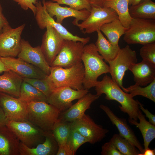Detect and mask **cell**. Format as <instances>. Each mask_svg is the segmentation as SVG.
Returning <instances> with one entry per match:
<instances>
[{"label": "cell", "mask_w": 155, "mask_h": 155, "mask_svg": "<svg viewBox=\"0 0 155 155\" xmlns=\"http://www.w3.org/2000/svg\"><path fill=\"white\" fill-rule=\"evenodd\" d=\"M17 57L38 67L46 75H49L51 67L47 62L40 46L33 47L28 41L22 39L21 49Z\"/></svg>", "instance_id": "cell-17"}, {"label": "cell", "mask_w": 155, "mask_h": 155, "mask_svg": "<svg viewBox=\"0 0 155 155\" xmlns=\"http://www.w3.org/2000/svg\"><path fill=\"white\" fill-rule=\"evenodd\" d=\"M137 118L140 122L133 119L129 118V123L138 128L143 136L144 141V150L149 148L151 142L155 138V125H154L146 119V116L140 109L138 112Z\"/></svg>", "instance_id": "cell-25"}, {"label": "cell", "mask_w": 155, "mask_h": 155, "mask_svg": "<svg viewBox=\"0 0 155 155\" xmlns=\"http://www.w3.org/2000/svg\"><path fill=\"white\" fill-rule=\"evenodd\" d=\"M59 4H65L77 10L86 9L90 11L91 5L88 0H52Z\"/></svg>", "instance_id": "cell-36"}, {"label": "cell", "mask_w": 155, "mask_h": 155, "mask_svg": "<svg viewBox=\"0 0 155 155\" xmlns=\"http://www.w3.org/2000/svg\"><path fill=\"white\" fill-rule=\"evenodd\" d=\"M129 12L133 18L155 20V3L151 0H142L130 6Z\"/></svg>", "instance_id": "cell-26"}, {"label": "cell", "mask_w": 155, "mask_h": 155, "mask_svg": "<svg viewBox=\"0 0 155 155\" xmlns=\"http://www.w3.org/2000/svg\"><path fill=\"white\" fill-rule=\"evenodd\" d=\"M25 24L15 28L10 26L0 33V57H17L21 49V36Z\"/></svg>", "instance_id": "cell-11"}, {"label": "cell", "mask_w": 155, "mask_h": 155, "mask_svg": "<svg viewBox=\"0 0 155 155\" xmlns=\"http://www.w3.org/2000/svg\"><path fill=\"white\" fill-rule=\"evenodd\" d=\"M88 142V140L78 131L71 128L67 144L73 155L75 154L78 148L84 144Z\"/></svg>", "instance_id": "cell-35"}, {"label": "cell", "mask_w": 155, "mask_h": 155, "mask_svg": "<svg viewBox=\"0 0 155 155\" xmlns=\"http://www.w3.org/2000/svg\"><path fill=\"white\" fill-rule=\"evenodd\" d=\"M71 127L78 131L89 143L92 144L101 141L109 131L107 129L96 123L88 115L85 113L72 122Z\"/></svg>", "instance_id": "cell-13"}, {"label": "cell", "mask_w": 155, "mask_h": 155, "mask_svg": "<svg viewBox=\"0 0 155 155\" xmlns=\"http://www.w3.org/2000/svg\"><path fill=\"white\" fill-rule=\"evenodd\" d=\"M23 81L22 78L11 70L0 76V92L19 98Z\"/></svg>", "instance_id": "cell-24"}, {"label": "cell", "mask_w": 155, "mask_h": 155, "mask_svg": "<svg viewBox=\"0 0 155 155\" xmlns=\"http://www.w3.org/2000/svg\"><path fill=\"white\" fill-rule=\"evenodd\" d=\"M27 121L45 132L51 131L59 119L60 111L45 102L27 103Z\"/></svg>", "instance_id": "cell-3"}, {"label": "cell", "mask_w": 155, "mask_h": 155, "mask_svg": "<svg viewBox=\"0 0 155 155\" xmlns=\"http://www.w3.org/2000/svg\"><path fill=\"white\" fill-rule=\"evenodd\" d=\"M106 0H88L91 6H97L101 7H104Z\"/></svg>", "instance_id": "cell-43"}, {"label": "cell", "mask_w": 155, "mask_h": 155, "mask_svg": "<svg viewBox=\"0 0 155 155\" xmlns=\"http://www.w3.org/2000/svg\"><path fill=\"white\" fill-rule=\"evenodd\" d=\"M103 59L95 44L92 43L84 45L82 57L85 71L84 89L88 90L95 87L99 76L109 73V66Z\"/></svg>", "instance_id": "cell-2"}, {"label": "cell", "mask_w": 155, "mask_h": 155, "mask_svg": "<svg viewBox=\"0 0 155 155\" xmlns=\"http://www.w3.org/2000/svg\"><path fill=\"white\" fill-rule=\"evenodd\" d=\"M155 150H152L149 148L144 150V153L142 155H154Z\"/></svg>", "instance_id": "cell-46"}, {"label": "cell", "mask_w": 155, "mask_h": 155, "mask_svg": "<svg viewBox=\"0 0 155 155\" xmlns=\"http://www.w3.org/2000/svg\"><path fill=\"white\" fill-rule=\"evenodd\" d=\"M139 108L146 115L145 116L148 119L149 122L155 125V115L151 113L147 109H145L142 104L138 101Z\"/></svg>", "instance_id": "cell-41"}, {"label": "cell", "mask_w": 155, "mask_h": 155, "mask_svg": "<svg viewBox=\"0 0 155 155\" xmlns=\"http://www.w3.org/2000/svg\"><path fill=\"white\" fill-rule=\"evenodd\" d=\"M123 39L129 44L142 45L155 42V20L133 18Z\"/></svg>", "instance_id": "cell-5"}, {"label": "cell", "mask_w": 155, "mask_h": 155, "mask_svg": "<svg viewBox=\"0 0 155 155\" xmlns=\"http://www.w3.org/2000/svg\"><path fill=\"white\" fill-rule=\"evenodd\" d=\"M90 12V15L85 20L76 25L85 34L96 32L103 25L119 19L115 11L109 7L91 6Z\"/></svg>", "instance_id": "cell-8"}, {"label": "cell", "mask_w": 155, "mask_h": 155, "mask_svg": "<svg viewBox=\"0 0 155 155\" xmlns=\"http://www.w3.org/2000/svg\"><path fill=\"white\" fill-rule=\"evenodd\" d=\"M48 76L55 88L67 86L75 90L84 89L85 71L82 62L67 68L51 67Z\"/></svg>", "instance_id": "cell-4"}, {"label": "cell", "mask_w": 155, "mask_h": 155, "mask_svg": "<svg viewBox=\"0 0 155 155\" xmlns=\"http://www.w3.org/2000/svg\"><path fill=\"white\" fill-rule=\"evenodd\" d=\"M10 26L7 19L3 13V8L0 3V33L3 30Z\"/></svg>", "instance_id": "cell-42"}, {"label": "cell", "mask_w": 155, "mask_h": 155, "mask_svg": "<svg viewBox=\"0 0 155 155\" xmlns=\"http://www.w3.org/2000/svg\"><path fill=\"white\" fill-rule=\"evenodd\" d=\"M46 28L40 46L47 62L50 66L59 53L64 39L52 26H47Z\"/></svg>", "instance_id": "cell-16"}, {"label": "cell", "mask_w": 155, "mask_h": 155, "mask_svg": "<svg viewBox=\"0 0 155 155\" xmlns=\"http://www.w3.org/2000/svg\"><path fill=\"white\" fill-rule=\"evenodd\" d=\"M129 0H106L104 7L113 9L123 26L128 28L132 18L129 12Z\"/></svg>", "instance_id": "cell-28"}, {"label": "cell", "mask_w": 155, "mask_h": 155, "mask_svg": "<svg viewBox=\"0 0 155 155\" xmlns=\"http://www.w3.org/2000/svg\"><path fill=\"white\" fill-rule=\"evenodd\" d=\"M44 1L46 11L52 17L55 16L56 22L62 24L63 20L69 17L75 18L72 22V24L76 26L80 21L85 20L89 16L90 11L86 9L77 10L70 7H62L57 3L51 1Z\"/></svg>", "instance_id": "cell-15"}, {"label": "cell", "mask_w": 155, "mask_h": 155, "mask_svg": "<svg viewBox=\"0 0 155 155\" xmlns=\"http://www.w3.org/2000/svg\"><path fill=\"white\" fill-rule=\"evenodd\" d=\"M109 142L113 144L123 155H140L141 154L135 146L119 134H114Z\"/></svg>", "instance_id": "cell-31"}, {"label": "cell", "mask_w": 155, "mask_h": 155, "mask_svg": "<svg viewBox=\"0 0 155 155\" xmlns=\"http://www.w3.org/2000/svg\"><path fill=\"white\" fill-rule=\"evenodd\" d=\"M122 90L130 94L133 97L140 95L155 102V79L148 85L143 87L135 84L127 88H123Z\"/></svg>", "instance_id": "cell-33"}, {"label": "cell", "mask_w": 155, "mask_h": 155, "mask_svg": "<svg viewBox=\"0 0 155 155\" xmlns=\"http://www.w3.org/2000/svg\"><path fill=\"white\" fill-rule=\"evenodd\" d=\"M6 125L20 142L29 147H34L45 140L46 132L28 121H7Z\"/></svg>", "instance_id": "cell-6"}, {"label": "cell", "mask_w": 155, "mask_h": 155, "mask_svg": "<svg viewBox=\"0 0 155 155\" xmlns=\"http://www.w3.org/2000/svg\"><path fill=\"white\" fill-rule=\"evenodd\" d=\"M88 92L87 89L75 90L67 86L60 87L55 88L46 97V101L62 112L72 106V101L79 99Z\"/></svg>", "instance_id": "cell-12"}, {"label": "cell", "mask_w": 155, "mask_h": 155, "mask_svg": "<svg viewBox=\"0 0 155 155\" xmlns=\"http://www.w3.org/2000/svg\"><path fill=\"white\" fill-rule=\"evenodd\" d=\"M85 45L80 41L64 39L59 53L50 66L67 68L82 62Z\"/></svg>", "instance_id": "cell-9"}, {"label": "cell", "mask_w": 155, "mask_h": 155, "mask_svg": "<svg viewBox=\"0 0 155 155\" xmlns=\"http://www.w3.org/2000/svg\"><path fill=\"white\" fill-rule=\"evenodd\" d=\"M143 45L140 51V55L142 59L155 64V42Z\"/></svg>", "instance_id": "cell-37"}, {"label": "cell", "mask_w": 155, "mask_h": 155, "mask_svg": "<svg viewBox=\"0 0 155 155\" xmlns=\"http://www.w3.org/2000/svg\"><path fill=\"white\" fill-rule=\"evenodd\" d=\"M99 96L88 93L78 99V101L67 110L60 112L59 119L72 122L81 117L86 111L90 108V105Z\"/></svg>", "instance_id": "cell-21"}, {"label": "cell", "mask_w": 155, "mask_h": 155, "mask_svg": "<svg viewBox=\"0 0 155 155\" xmlns=\"http://www.w3.org/2000/svg\"><path fill=\"white\" fill-rule=\"evenodd\" d=\"M101 154L102 155H123L111 142L104 144L102 146Z\"/></svg>", "instance_id": "cell-38"}, {"label": "cell", "mask_w": 155, "mask_h": 155, "mask_svg": "<svg viewBox=\"0 0 155 155\" xmlns=\"http://www.w3.org/2000/svg\"><path fill=\"white\" fill-rule=\"evenodd\" d=\"M71 122L58 119L51 131L58 145L66 143L71 129Z\"/></svg>", "instance_id": "cell-32"}, {"label": "cell", "mask_w": 155, "mask_h": 155, "mask_svg": "<svg viewBox=\"0 0 155 155\" xmlns=\"http://www.w3.org/2000/svg\"><path fill=\"white\" fill-rule=\"evenodd\" d=\"M56 155H73L69 146L65 143L59 145Z\"/></svg>", "instance_id": "cell-40"}, {"label": "cell", "mask_w": 155, "mask_h": 155, "mask_svg": "<svg viewBox=\"0 0 155 155\" xmlns=\"http://www.w3.org/2000/svg\"><path fill=\"white\" fill-rule=\"evenodd\" d=\"M18 3L23 9L27 11L29 8L35 16L37 11V8L35 5L37 0H13Z\"/></svg>", "instance_id": "cell-39"}, {"label": "cell", "mask_w": 155, "mask_h": 155, "mask_svg": "<svg viewBox=\"0 0 155 155\" xmlns=\"http://www.w3.org/2000/svg\"><path fill=\"white\" fill-rule=\"evenodd\" d=\"M142 0H129V5L131 6L136 5Z\"/></svg>", "instance_id": "cell-47"}, {"label": "cell", "mask_w": 155, "mask_h": 155, "mask_svg": "<svg viewBox=\"0 0 155 155\" xmlns=\"http://www.w3.org/2000/svg\"><path fill=\"white\" fill-rule=\"evenodd\" d=\"M42 4L40 1H37L35 5L37 11L35 16L37 24L41 30L46 28L47 26H52L60 34L64 39L75 41H80L86 44L89 42L90 38H82L75 35L68 31L61 24L55 21L53 18L50 16L47 12L44 1Z\"/></svg>", "instance_id": "cell-10"}, {"label": "cell", "mask_w": 155, "mask_h": 155, "mask_svg": "<svg viewBox=\"0 0 155 155\" xmlns=\"http://www.w3.org/2000/svg\"><path fill=\"white\" fill-rule=\"evenodd\" d=\"M138 60L135 51L129 45L120 48L117 55L113 60L108 61L109 73L113 81L122 90L123 80L125 72L132 63H137Z\"/></svg>", "instance_id": "cell-7"}, {"label": "cell", "mask_w": 155, "mask_h": 155, "mask_svg": "<svg viewBox=\"0 0 155 155\" xmlns=\"http://www.w3.org/2000/svg\"><path fill=\"white\" fill-rule=\"evenodd\" d=\"M20 98L27 103L46 101V97L34 86L23 80L20 91Z\"/></svg>", "instance_id": "cell-30"}, {"label": "cell", "mask_w": 155, "mask_h": 155, "mask_svg": "<svg viewBox=\"0 0 155 155\" xmlns=\"http://www.w3.org/2000/svg\"><path fill=\"white\" fill-rule=\"evenodd\" d=\"M133 75L135 84L146 86L155 79V64L142 59L138 63L131 64L128 69Z\"/></svg>", "instance_id": "cell-20"}, {"label": "cell", "mask_w": 155, "mask_h": 155, "mask_svg": "<svg viewBox=\"0 0 155 155\" xmlns=\"http://www.w3.org/2000/svg\"><path fill=\"white\" fill-rule=\"evenodd\" d=\"M9 70L2 60L0 57V73Z\"/></svg>", "instance_id": "cell-45"}, {"label": "cell", "mask_w": 155, "mask_h": 155, "mask_svg": "<svg viewBox=\"0 0 155 155\" xmlns=\"http://www.w3.org/2000/svg\"><path fill=\"white\" fill-rule=\"evenodd\" d=\"M100 107L106 114L112 124L116 126L119 132V134L135 146L141 152L140 155H142L144 152V149L133 131L127 124L126 120L117 117L106 106L101 104Z\"/></svg>", "instance_id": "cell-19"}, {"label": "cell", "mask_w": 155, "mask_h": 155, "mask_svg": "<svg viewBox=\"0 0 155 155\" xmlns=\"http://www.w3.org/2000/svg\"><path fill=\"white\" fill-rule=\"evenodd\" d=\"M7 121L3 110L0 106V126L6 125Z\"/></svg>", "instance_id": "cell-44"}, {"label": "cell", "mask_w": 155, "mask_h": 155, "mask_svg": "<svg viewBox=\"0 0 155 155\" xmlns=\"http://www.w3.org/2000/svg\"><path fill=\"white\" fill-rule=\"evenodd\" d=\"M58 148L52 131H49L46 132L44 141L34 147H29L20 142V155H55Z\"/></svg>", "instance_id": "cell-22"}, {"label": "cell", "mask_w": 155, "mask_h": 155, "mask_svg": "<svg viewBox=\"0 0 155 155\" xmlns=\"http://www.w3.org/2000/svg\"><path fill=\"white\" fill-rule=\"evenodd\" d=\"M127 28L124 27L119 19L103 25L100 30L112 44L118 45L121 37L124 35Z\"/></svg>", "instance_id": "cell-29"}, {"label": "cell", "mask_w": 155, "mask_h": 155, "mask_svg": "<svg viewBox=\"0 0 155 155\" xmlns=\"http://www.w3.org/2000/svg\"><path fill=\"white\" fill-rule=\"evenodd\" d=\"M95 87L96 95L100 96L104 94L106 99L118 102L121 105L119 106L120 110L127 113L129 118L137 121L140 109L138 100H135L130 94L124 92L109 76L106 74L101 81H98Z\"/></svg>", "instance_id": "cell-1"}, {"label": "cell", "mask_w": 155, "mask_h": 155, "mask_svg": "<svg viewBox=\"0 0 155 155\" xmlns=\"http://www.w3.org/2000/svg\"><path fill=\"white\" fill-rule=\"evenodd\" d=\"M23 80L30 84L44 94L48 96L55 88L48 75L44 78H23Z\"/></svg>", "instance_id": "cell-34"}, {"label": "cell", "mask_w": 155, "mask_h": 155, "mask_svg": "<svg viewBox=\"0 0 155 155\" xmlns=\"http://www.w3.org/2000/svg\"><path fill=\"white\" fill-rule=\"evenodd\" d=\"M20 142L6 125L0 126V155H20Z\"/></svg>", "instance_id": "cell-23"}, {"label": "cell", "mask_w": 155, "mask_h": 155, "mask_svg": "<svg viewBox=\"0 0 155 155\" xmlns=\"http://www.w3.org/2000/svg\"><path fill=\"white\" fill-rule=\"evenodd\" d=\"M0 106L8 121H27V103L19 98L0 92Z\"/></svg>", "instance_id": "cell-14"}, {"label": "cell", "mask_w": 155, "mask_h": 155, "mask_svg": "<svg viewBox=\"0 0 155 155\" xmlns=\"http://www.w3.org/2000/svg\"><path fill=\"white\" fill-rule=\"evenodd\" d=\"M98 38L95 45L99 53L105 61L114 59L117 55L120 48L118 45L114 44L107 40L100 30L96 31Z\"/></svg>", "instance_id": "cell-27"}, {"label": "cell", "mask_w": 155, "mask_h": 155, "mask_svg": "<svg viewBox=\"0 0 155 155\" xmlns=\"http://www.w3.org/2000/svg\"><path fill=\"white\" fill-rule=\"evenodd\" d=\"M1 58L9 70L22 78H44L48 75L38 67L20 58L7 57Z\"/></svg>", "instance_id": "cell-18"}]
</instances>
